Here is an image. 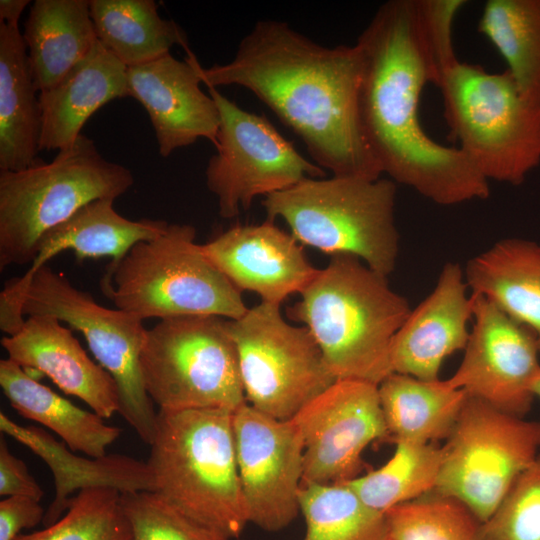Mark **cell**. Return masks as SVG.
Listing matches in <instances>:
<instances>
[{"mask_svg":"<svg viewBox=\"0 0 540 540\" xmlns=\"http://www.w3.org/2000/svg\"><path fill=\"white\" fill-rule=\"evenodd\" d=\"M29 3V0H1L0 23L18 25L20 16Z\"/></svg>","mask_w":540,"mask_h":540,"instance_id":"ab89813d","label":"cell"},{"mask_svg":"<svg viewBox=\"0 0 540 540\" xmlns=\"http://www.w3.org/2000/svg\"><path fill=\"white\" fill-rule=\"evenodd\" d=\"M127 96V67L97 41L91 52L60 81L39 93L40 151L71 146L98 109Z\"/></svg>","mask_w":540,"mask_h":540,"instance_id":"7402d4cb","label":"cell"},{"mask_svg":"<svg viewBox=\"0 0 540 540\" xmlns=\"http://www.w3.org/2000/svg\"><path fill=\"white\" fill-rule=\"evenodd\" d=\"M300 296L288 316L310 331L336 380L379 385L393 373L391 343L411 308L387 276L354 255L334 254Z\"/></svg>","mask_w":540,"mask_h":540,"instance_id":"3957f363","label":"cell"},{"mask_svg":"<svg viewBox=\"0 0 540 540\" xmlns=\"http://www.w3.org/2000/svg\"><path fill=\"white\" fill-rule=\"evenodd\" d=\"M0 430L28 447L51 470L55 496L45 512L44 527L62 517L75 491L91 487L114 488L121 493L155 491L154 476L147 462L121 454L98 458L76 455L44 429L18 425L3 412Z\"/></svg>","mask_w":540,"mask_h":540,"instance_id":"44dd1931","label":"cell"},{"mask_svg":"<svg viewBox=\"0 0 540 540\" xmlns=\"http://www.w3.org/2000/svg\"><path fill=\"white\" fill-rule=\"evenodd\" d=\"M528 100L540 104V0H488L478 23Z\"/></svg>","mask_w":540,"mask_h":540,"instance_id":"f546056e","label":"cell"},{"mask_svg":"<svg viewBox=\"0 0 540 540\" xmlns=\"http://www.w3.org/2000/svg\"><path fill=\"white\" fill-rule=\"evenodd\" d=\"M149 464L165 502L228 539L249 523L233 433L224 409L157 412Z\"/></svg>","mask_w":540,"mask_h":540,"instance_id":"277c9868","label":"cell"},{"mask_svg":"<svg viewBox=\"0 0 540 540\" xmlns=\"http://www.w3.org/2000/svg\"><path fill=\"white\" fill-rule=\"evenodd\" d=\"M238 472L249 523L276 532L300 512L304 443L296 423L248 403L233 412Z\"/></svg>","mask_w":540,"mask_h":540,"instance_id":"9a60e30c","label":"cell"},{"mask_svg":"<svg viewBox=\"0 0 540 540\" xmlns=\"http://www.w3.org/2000/svg\"><path fill=\"white\" fill-rule=\"evenodd\" d=\"M10 282L24 296V315H50L83 334L99 365L117 384L118 413L150 445L157 412L140 369V352L147 330L143 320L124 310L100 305L91 294L76 288L64 274L47 264Z\"/></svg>","mask_w":540,"mask_h":540,"instance_id":"30bf717a","label":"cell"},{"mask_svg":"<svg viewBox=\"0 0 540 540\" xmlns=\"http://www.w3.org/2000/svg\"><path fill=\"white\" fill-rule=\"evenodd\" d=\"M303 540H389L385 514L368 507L346 485L303 483Z\"/></svg>","mask_w":540,"mask_h":540,"instance_id":"1f68e13d","label":"cell"},{"mask_svg":"<svg viewBox=\"0 0 540 540\" xmlns=\"http://www.w3.org/2000/svg\"><path fill=\"white\" fill-rule=\"evenodd\" d=\"M200 67L195 55L187 50L184 61L168 53L127 68L128 96L146 110L162 157L199 138L216 144L220 115L213 98L200 88Z\"/></svg>","mask_w":540,"mask_h":540,"instance_id":"e0dca14e","label":"cell"},{"mask_svg":"<svg viewBox=\"0 0 540 540\" xmlns=\"http://www.w3.org/2000/svg\"><path fill=\"white\" fill-rule=\"evenodd\" d=\"M483 540H540V452L483 523Z\"/></svg>","mask_w":540,"mask_h":540,"instance_id":"d590c367","label":"cell"},{"mask_svg":"<svg viewBox=\"0 0 540 540\" xmlns=\"http://www.w3.org/2000/svg\"><path fill=\"white\" fill-rule=\"evenodd\" d=\"M384 514L389 540H483V523L474 513L435 491Z\"/></svg>","mask_w":540,"mask_h":540,"instance_id":"d6a6232c","label":"cell"},{"mask_svg":"<svg viewBox=\"0 0 540 540\" xmlns=\"http://www.w3.org/2000/svg\"><path fill=\"white\" fill-rule=\"evenodd\" d=\"M133 540H230L186 516L156 493H121Z\"/></svg>","mask_w":540,"mask_h":540,"instance_id":"e575fe53","label":"cell"},{"mask_svg":"<svg viewBox=\"0 0 540 540\" xmlns=\"http://www.w3.org/2000/svg\"><path fill=\"white\" fill-rule=\"evenodd\" d=\"M292 420L304 443L303 483L342 484L365 467L363 451L387 442L378 385L336 380Z\"/></svg>","mask_w":540,"mask_h":540,"instance_id":"5bb4252c","label":"cell"},{"mask_svg":"<svg viewBox=\"0 0 540 540\" xmlns=\"http://www.w3.org/2000/svg\"><path fill=\"white\" fill-rule=\"evenodd\" d=\"M201 248L237 289L252 291L266 303L280 305L293 293L300 294L319 271L301 243L268 219L231 227Z\"/></svg>","mask_w":540,"mask_h":540,"instance_id":"ac0fdd59","label":"cell"},{"mask_svg":"<svg viewBox=\"0 0 540 540\" xmlns=\"http://www.w3.org/2000/svg\"><path fill=\"white\" fill-rule=\"evenodd\" d=\"M356 45L361 126L382 172L438 205L487 199L489 181L458 147L436 142L421 125L420 97L433 73L417 1L383 3Z\"/></svg>","mask_w":540,"mask_h":540,"instance_id":"7a4b0ae2","label":"cell"},{"mask_svg":"<svg viewBox=\"0 0 540 540\" xmlns=\"http://www.w3.org/2000/svg\"><path fill=\"white\" fill-rule=\"evenodd\" d=\"M196 229L171 224L112 261L101 280L116 308L141 320L212 315L236 320L248 310L237 289L195 242Z\"/></svg>","mask_w":540,"mask_h":540,"instance_id":"5b68a950","label":"cell"},{"mask_svg":"<svg viewBox=\"0 0 540 540\" xmlns=\"http://www.w3.org/2000/svg\"><path fill=\"white\" fill-rule=\"evenodd\" d=\"M97 40L127 68L154 61L174 45L189 50L184 31L160 17L153 0H91Z\"/></svg>","mask_w":540,"mask_h":540,"instance_id":"f1b7e54d","label":"cell"},{"mask_svg":"<svg viewBox=\"0 0 540 540\" xmlns=\"http://www.w3.org/2000/svg\"><path fill=\"white\" fill-rule=\"evenodd\" d=\"M387 442L434 443L451 434L467 393L445 380L391 373L379 385Z\"/></svg>","mask_w":540,"mask_h":540,"instance_id":"83f0119b","label":"cell"},{"mask_svg":"<svg viewBox=\"0 0 540 540\" xmlns=\"http://www.w3.org/2000/svg\"><path fill=\"white\" fill-rule=\"evenodd\" d=\"M358 46H322L278 20H259L227 64L200 67L206 86H241L265 103L333 176L377 180L363 133Z\"/></svg>","mask_w":540,"mask_h":540,"instance_id":"6da1fadb","label":"cell"},{"mask_svg":"<svg viewBox=\"0 0 540 540\" xmlns=\"http://www.w3.org/2000/svg\"><path fill=\"white\" fill-rule=\"evenodd\" d=\"M380 468L342 483L371 509H389L432 492L439 477L443 450L434 443L398 442Z\"/></svg>","mask_w":540,"mask_h":540,"instance_id":"4dcf8cb0","label":"cell"},{"mask_svg":"<svg viewBox=\"0 0 540 540\" xmlns=\"http://www.w3.org/2000/svg\"><path fill=\"white\" fill-rule=\"evenodd\" d=\"M1 345L8 358L27 372L49 377L64 393L85 402L97 415L110 418L119 412L120 401L113 377L95 363L72 331L50 315H32Z\"/></svg>","mask_w":540,"mask_h":540,"instance_id":"ffe728a7","label":"cell"},{"mask_svg":"<svg viewBox=\"0 0 540 540\" xmlns=\"http://www.w3.org/2000/svg\"><path fill=\"white\" fill-rule=\"evenodd\" d=\"M471 294L481 295L535 337L540 352V244L506 238L470 259Z\"/></svg>","mask_w":540,"mask_h":540,"instance_id":"603a6c76","label":"cell"},{"mask_svg":"<svg viewBox=\"0 0 540 540\" xmlns=\"http://www.w3.org/2000/svg\"><path fill=\"white\" fill-rule=\"evenodd\" d=\"M133 183L132 172L106 160L84 134L49 163L1 171L0 271L32 264L47 231L92 201H115Z\"/></svg>","mask_w":540,"mask_h":540,"instance_id":"8992f818","label":"cell"},{"mask_svg":"<svg viewBox=\"0 0 540 540\" xmlns=\"http://www.w3.org/2000/svg\"><path fill=\"white\" fill-rule=\"evenodd\" d=\"M220 125L216 154L205 170L208 189L217 197L219 215L233 218L255 197L285 190L306 178H324L320 166L304 158L263 116L248 112L208 86Z\"/></svg>","mask_w":540,"mask_h":540,"instance_id":"4fadbf2b","label":"cell"},{"mask_svg":"<svg viewBox=\"0 0 540 540\" xmlns=\"http://www.w3.org/2000/svg\"><path fill=\"white\" fill-rule=\"evenodd\" d=\"M0 385L10 405L22 417L55 432L73 452L102 457L120 436V428L107 425L95 412L74 405L9 358L0 360Z\"/></svg>","mask_w":540,"mask_h":540,"instance_id":"4316f807","label":"cell"},{"mask_svg":"<svg viewBox=\"0 0 540 540\" xmlns=\"http://www.w3.org/2000/svg\"><path fill=\"white\" fill-rule=\"evenodd\" d=\"M396 184L391 179L306 178L264 198L267 219H283L304 245L351 254L388 276L395 268L399 234Z\"/></svg>","mask_w":540,"mask_h":540,"instance_id":"52a82bcc","label":"cell"},{"mask_svg":"<svg viewBox=\"0 0 540 540\" xmlns=\"http://www.w3.org/2000/svg\"><path fill=\"white\" fill-rule=\"evenodd\" d=\"M23 38L38 92L60 81L97 40L87 0H36Z\"/></svg>","mask_w":540,"mask_h":540,"instance_id":"d4e9b609","label":"cell"},{"mask_svg":"<svg viewBox=\"0 0 540 540\" xmlns=\"http://www.w3.org/2000/svg\"><path fill=\"white\" fill-rule=\"evenodd\" d=\"M227 320L176 316L146 330L140 369L146 392L159 409L234 412L247 403Z\"/></svg>","mask_w":540,"mask_h":540,"instance_id":"9c48e42d","label":"cell"},{"mask_svg":"<svg viewBox=\"0 0 540 540\" xmlns=\"http://www.w3.org/2000/svg\"><path fill=\"white\" fill-rule=\"evenodd\" d=\"M436 86L458 148L487 181L520 185L540 165V104L522 95L507 70L458 61Z\"/></svg>","mask_w":540,"mask_h":540,"instance_id":"ba28073f","label":"cell"},{"mask_svg":"<svg viewBox=\"0 0 540 540\" xmlns=\"http://www.w3.org/2000/svg\"><path fill=\"white\" fill-rule=\"evenodd\" d=\"M540 449V421L526 420L467 395L442 447L433 491L457 499L485 523Z\"/></svg>","mask_w":540,"mask_h":540,"instance_id":"8fae6325","label":"cell"},{"mask_svg":"<svg viewBox=\"0 0 540 540\" xmlns=\"http://www.w3.org/2000/svg\"><path fill=\"white\" fill-rule=\"evenodd\" d=\"M44 509L39 501L26 496H8L0 501V540H14L22 529L43 521Z\"/></svg>","mask_w":540,"mask_h":540,"instance_id":"f35d334b","label":"cell"},{"mask_svg":"<svg viewBox=\"0 0 540 540\" xmlns=\"http://www.w3.org/2000/svg\"><path fill=\"white\" fill-rule=\"evenodd\" d=\"M114 200L92 201L39 240L37 255L26 273H33L54 256L71 250L78 261L86 258H122L135 244L152 240L166 231L164 220H130L113 207Z\"/></svg>","mask_w":540,"mask_h":540,"instance_id":"484cf974","label":"cell"},{"mask_svg":"<svg viewBox=\"0 0 540 540\" xmlns=\"http://www.w3.org/2000/svg\"><path fill=\"white\" fill-rule=\"evenodd\" d=\"M246 402L278 420H291L336 379L310 331L283 318L280 305L261 302L227 320Z\"/></svg>","mask_w":540,"mask_h":540,"instance_id":"7c38bea8","label":"cell"},{"mask_svg":"<svg viewBox=\"0 0 540 540\" xmlns=\"http://www.w3.org/2000/svg\"><path fill=\"white\" fill-rule=\"evenodd\" d=\"M423 38L427 49L433 84L459 60L456 57L452 27L464 0H416Z\"/></svg>","mask_w":540,"mask_h":540,"instance_id":"8d00e7d4","label":"cell"},{"mask_svg":"<svg viewBox=\"0 0 540 540\" xmlns=\"http://www.w3.org/2000/svg\"><path fill=\"white\" fill-rule=\"evenodd\" d=\"M19 25L0 23V170L20 171L40 159L42 113Z\"/></svg>","mask_w":540,"mask_h":540,"instance_id":"cb8c5ba5","label":"cell"},{"mask_svg":"<svg viewBox=\"0 0 540 540\" xmlns=\"http://www.w3.org/2000/svg\"><path fill=\"white\" fill-rule=\"evenodd\" d=\"M14 540H133L121 492L108 487L83 489L69 501L64 516L42 530Z\"/></svg>","mask_w":540,"mask_h":540,"instance_id":"836d02e7","label":"cell"},{"mask_svg":"<svg viewBox=\"0 0 540 540\" xmlns=\"http://www.w3.org/2000/svg\"><path fill=\"white\" fill-rule=\"evenodd\" d=\"M474 325L462 362L445 381L468 396L525 418L540 375V352L533 334L489 300L471 294Z\"/></svg>","mask_w":540,"mask_h":540,"instance_id":"2e32d148","label":"cell"},{"mask_svg":"<svg viewBox=\"0 0 540 540\" xmlns=\"http://www.w3.org/2000/svg\"><path fill=\"white\" fill-rule=\"evenodd\" d=\"M533 393H534L535 398H538L540 400V375L538 376L537 380L534 383Z\"/></svg>","mask_w":540,"mask_h":540,"instance_id":"60d3db41","label":"cell"},{"mask_svg":"<svg viewBox=\"0 0 540 540\" xmlns=\"http://www.w3.org/2000/svg\"><path fill=\"white\" fill-rule=\"evenodd\" d=\"M458 263L442 268L433 291L411 310L390 349L392 371L425 381L439 379L446 357L464 350L473 299Z\"/></svg>","mask_w":540,"mask_h":540,"instance_id":"d6986e66","label":"cell"},{"mask_svg":"<svg viewBox=\"0 0 540 540\" xmlns=\"http://www.w3.org/2000/svg\"><path fill=\"white\" fill-rule=\"evenodd\" d=\"M0 495L26 496L39 502L44 496L25 462L10 452L3 436L0 437Z\"/></svg>","mask_w":540,"mask_h":540,"instance_id":"74e56055","label":"cell"}]
</instances>
